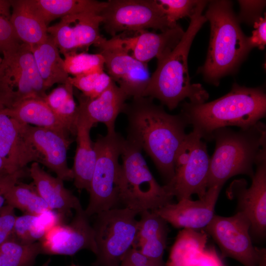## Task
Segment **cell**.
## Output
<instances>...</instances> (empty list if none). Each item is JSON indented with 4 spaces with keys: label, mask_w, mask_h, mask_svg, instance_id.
Returning a JSON list of instances; mask_svg holds the SVG:
<instances>
[{
    "label": "cell",
    "mask_w": 266,
    "mask_h": 266,
    "mask_svg": "<svg viewBox=\"0 0 266 266\" xmlns=\"http://www.w3.org/2000/svg\"><path fill=\"white\" fill-rule=\"evenodd\" d=\"M215 149L210 158L207 189L223 187L230 178L245 174L252 178L253 166L266 159V127L259 121L237 131L228 127L215 130Z\"/></svg>",
    "instance_id": "4"
},
{
    "label": "cell",
    "mask_w": 266,
    "mask_h": 266,
    "mask_svg": "<svg viewBox=\"0 0 266 266\" xmlns=\"http://www.w3.org/2000/svg\"><path fill=\"white\" fill-rule=\"evenodd\" d=\"M135 241L133 246L142 244L166 248L168 228L167 222L154 211L146 210L140 213Z\"/></svg>",
    "instance_id": "31"
},
{
    "label": "cell",
    "mask_w": 266,
    "mask_h": 266,
    "mask_svg": "<svg viewBox=\"0 0 266 266\" xmlns=\"http://www.w3.org/2000/svg\"><path fill=\"white\" fill-rule=\"evenodd\" d=\"M94 124L83 115L78 114L76 125V149L71 169L74 185L79 191H89L95 166L97 154L90 131Z\"/></svg>",
    "instance_id": "23"
},
{
    "label": "cell",
    "mask_w": 266,
    "mask_h": 266,
    "mask_svg": "<svg viewBox=\"0 0 266 266\" xmlns=\"http://www.w3.org/2000/svg\"><path fill=\"white\" fill-rule=\"evenodd\" d=\"M146 266H166V264L163 260L155 262L151 264Z\"/></svg>",
    "instance_id": "45"
},
{
    "label": "cell",
    "mask_w": 266,
    "mask_h": 266,
    "mask_svg": "<svg viewBox=\"0 0 266 266\" xmlns=\"http://www.w3.org/2000/svg\"><path fill=\"white\" fill-rule=\"evenodd\" d=\"M36 11L46 25L53 20L80 13L100 14L105 1L93 0H31Z\"/></svg>",
    "instance_id": "28"
},
{
    "label": "cell",
    "mask_w": 266,
    "mask_h": 266,
    "mask_svg": "<svg viewBox=\"0 0 266 266\" xmlns=\"http://www.w3.org/2000/svg\"><path fill=\"white\" fill-rule=\"evenodd\" d=\"M69 224H58L45 233L40 241L43 254L71 256L81 250L97 253L95 233L82 206L75 210Z\"/></svg>",
    "instance_id": "16"
},
{
    "label": "cell",
    "mask_w": 266,
    "mask_h": 266,
    "mask_svg": "<svg viewBox=\"0 0 266 266\" xmlns=\"http://www.w3.org/2000/svg\"><path fill=\"white\" fill-rule=\"evenodd\" d=\"M5 192V189L4 187L0 183V208L4 206L3 204L5 201L3 196Z\"/></svg>",
    "instance_id": "43"
},
{
    "label": "cell",
    "mask_w": 266,
    "mask_h": 266,
    "mask_svg": "<svg viewBox=\"0 0 266 266\" xmlns=\"http://www.w3.org/2000/svg\"><path fill=\"white\" fill-rule=\"evenodd\" d=\"M241 7V18L248 20L249 17H254L261 12L265 4V1L239 0ZM259 18V17H258Z\"/></svg>",
    "instance_id": "41"
},
{
    "label": "cell",
    "mask_w": 266,
    "mask_h": 266,
    "mask_svg": "<svg viewBox=\"0 0 266 266\" xmlns=\"http://www.w3.org/2000/svg\"><path fill=\"white\" fill-rule=\"evenodd\" d=\"M141 151L134 142L125 139L119 185V202L137 214L158 209L172 203L174 197L165 185L157 182Z\"/></svg>",
    "instance_id": "6"
},
{
    "label": "cell",
    "mask_w": 266,
    "mask_h": 266,
    "mask_svg": "<svg viewBox=\"0 0 266 266\" xmlns=\"http://www.w3.org/2000/svg\"><path fill=\"white\" fill-rule=\"evenodd\" d=\"M7 205L25 214L38 215L51 209L38 193L33 183L18 182L4 194Z\"/></svg>",
    "instance_id": "32"
},
{
    "label": "cell",
    "mask_w": 266,
    "mask_h": 266,
    "mask_svg": "<svg viewBox=\"0 0 266 266\" xmlns=\"http://www.w3.org/2000/svg\"><path fill=\"white\" fill-rule=\"evenodd\" d=\"M184 31L177 24L161 33L148 30L125 31L105 39L98 48L110 47L121 50L137 60L147 64L170 52L181 39Z\"/></svg>",
    "instance_id": "13"
},
{
    "label": "cell",
    "mask_w": 266,
    "mask_h": 266,
    "mask_svg": "<svg viewBox=\"0 0 266 266\" xmlns=\"http://www.w3.org/2000/svg\"><path fill=\"white\" fill-rule=\"evenodd\" d=\"M0 157L10 174L23 170L30 163H41L40 156L23 138L19 123L6 113L0 100Z\"/></svg>",
    "instance_id": "20"
},
{
    "label": "cell",
    "mask_w": 266,
    "mask_h": 266,
    "mask_svg": "<svg viewBox=\"0 0 266 266\" xmlns=\"http://www.w3.org/2000/svg\"><path fill=\"white\" fill-rule=\"evenodd\" d=\"M6 113L20 123L49 128L70 133L65 124L43 100L30 99L6 107Z\"/></svg>",
    "instance_id": "26"
},
{
    "label": "cell",
    "mask_w": 266,
    "mask_h": 266,
    "mask_svg": "<svg viewBox=\"0 0 266 266\" xmlns=\"http://www.w3.org/2000/svg\"><path fill=\"white\" fill-rule=\"evenodd\" d=\"M137 214L126 207H115L96 214L92 225L97 245L94 266H120L123 256L135 241Z\"/></svg>",
    "instance_id": "9"
},
{
    "label": "cell",
    "mask_w": 266,
    "mask_h": 266,
    "mask_svg": "<svg viewBox=\"0 0 266 266\" xmlns=\"http://www.w3.org/2000/svg\"><path fill=\"white\" fill-rule=\"evenodd\" d=\"M67 73L73 76L86 74L104 68V59L100 53L70 52L63 55Z\"/></svg>",
    "instance_id": "34"
},
{
    "label": "cell",
    "mask_w": 266,
    "mask_h": 266,
    "mask_svg": "<svg viewBox=\"0 0 266 266\" xmlns=\"http://www.w3.org/2000/svg\"><path fill=\"white\" fill-rule=\"evenodd\" d=\"M69 83L74 88L89 99H94L101 94L112 80L104 69L76 76H69Z\"/></svg>",
    "instance_id": "35"
},
{
    "label": "cell",
    "mask_w": 266,
    "mask_h": 266,
    "mask_svg": "<svg viewBox=\"0 0 266 266\" xmlns=\"http://www.w3.org/2000/svg\"><path fill=\"white\" fill-rule=\"evenodd\" d=\"M99 49L112 80L129 98L143 97L151 76L147 64L137 60L120 49L110 47Z\"/></svg>",
    "instance_id": "18"
},
{
    "label": "cell",
    "mask_w": 266,
    "mask_h": 266,
    "mask_svg": "<svg viewBox=\"0 0 266 266\" xmlns=\"http://www.w3.org/2000/svg\"><path fill=\"white\" fill-rule=\"evenodd\" d=\"M250 227L247 216L237 212L231 217L215 215L205 231L219 246L222 258H233L244 266H258L264 248L253 246Z\"/></svg>",
    "instance_id": "12"
},
{
    "label": "cell",
    "mask_w": 266,
    "mask_h": 266,
    "mask_svg": "<svg viewBox=\"0 0 266 266\" xmlns=\"http://www.w3.org/2000/svg\"><path fill=\"white\" fill-rule=\"evenodd\" d=\"M21 42L9 19L0 16V54L13 50Z\"/></svg>",
    "instance_id": "37"
},
{
    "label": "cell",
    "mask_w": 266,
    "mask_h": 266,
    "mask_svg": "<svg viewBox=\"0 0 266 266\" xmlns=\"http://www.w3.org/2000/svg\"><path fill=\"white\" fill-rule=\"evenodd\" d=\"M79 113L90 121L94 125L103 123L108 133L115 132L117 117L122 113L129 98L127 95L113 81L99 97L89 99L81 94L77 95Z\"/></svg>",
    "instance_id": "21"
},
{
    "label": "cell",
    "mask_w": 266,
    "mask_h": 266,
    "mask_svg": "<svg viewBox=\"0 0 266 266\" xmlns=\"http://www.w3.org/2000/svg\"><path fill=\"white\" fill-rule=\"evenodd\" d=\"M207 1L199 0L190 17L187 30L174 48L158 60L157 66L150 76L143 97L158 100L169 110L188 99L192 104L203 103L209 94L200 84H191L188 68V56L196 34L207 21L202 11Z\"/></svg>",
    "instance_id": "2"
},
{
    "label": "cell",
    "mask_w": 266,
    "mask_h": 266,
    "mask_svg": "<svg viewBox=\"0 0 266 266\" xmlns=\"http://www.w3.org/2000/svg\"><path fill=\"white\" fill-rule=\"evenodd\" d=\"M144 255L136 247L132 246L123 256L119 266H146L155 262Z\"/></svg>",
    "instance_id": "40"
},
{
    "label": "cell",
    "mask_w": 266,
    "mask_h": 266,
    "mask_svg": "<svg viewBox=\"0 0 266 266\" xmlns=\"http://www.w3.org/2000/svg\"><path fill=\"white\" fill-rule=\"evenodd\" d=\"M249 188L243 179L234 180L227 190L230 199H236L237 212L247 216L251 222L250 232L264 237L266 231V159L256 165Z\"/></svg>",
    "instance_id": "17"
},
{
    "label": "cell",
    "mask_w": 266,
    "mask_h": 266,
    "mask_svg": "<svg viewBox=\"0 0 266 266\" xmlns=\"http://www.w3.org/2000/svg\"><path fill=\"white\" fill-rule=\"evenodd\" d=\"M73 89L68 81L53 89L43 100L65 124L70 134L75 136L79 111L74 99Z\"/></svg>",
    "instance_id": "30"
},
{
    "label": "cell",
    "mask_w": 266,
    "mask_h": 266,
    "mask_svg": "<svg viewBox=\"0 0 266 266\" xmlns=\"http://www.w3.org/2000/svg\"><path fill=\"white\" fill-rule=\"evenodd\" d=\"M218 266H226L222 262L220 265H219Z\"/></svg>",
    "instance_id": "47"
},
{
    "label": "cell",
    "mask_w": 266,
    "mask_h": 266,
    "mask_svg": "<svg viewBox=\"0 0 266 266\" xmlns=\"http://www.w3.org/2000/svg\"><path fill=\"white\" fill-rule=\"evenodd\" d=\"M2 61V57H1L0 56V66Z\"/></svg>",
    "instance_id": "46"
},
{
    "label": "cell",
    "mask_w": 266,
    "mask_h": 266,
    "mask_svg": "<svg viewBox=\"0 0 266 266\" xmlns=\"http://www.w3.org/2000/svg\"><path fill=\"white\" fill-rule=\"evenodd\" d=\"M16 218L11 206L7 204L0 208V245L12 235Z\"/></svg>",
    "instance_id": "38"
},
{
    "label": "cell",
    "mask_w": 266,
    "mask_h": 266,
    "mask_svg": "<svg viewBox=\"0 0 266 266\" xmlns=\"http://www.w3.org/2000/svg\"><path fill=\"white\" fill-rule=\"evenodd\" d=\"M102 21L100 14L96 13L69 15L48 26L47 32L63 55L79 50L87 51L90 46H97L105 38L100 32Z\"/></svg>",
    "instance_id": "14"
},
{
    "label": "cell",
    "mask_w": 266,
    "mask_h": 266,
    "mask_svg": "<svg viewBox=\"0 0 266 266\" xmlns=\"http://www.w3.org/2000/svg\"><path fill=\"white\" fill-rule=\"evenodd\" d=\"M258 266H266V252L265 249L263 250Z\"/></svg>",
    "instance_id": "44"
},
{
    "label": "cell",
    "mask_w": 266,
    "mask_h": 266,
    "mask_svg": "<svg viewBox=\"0 0 266 266\" xmlns=\"http://www.w3.org/2000/svg\"><path fill=\"white\" fill-rule=\"evenodd\" d=\"M0 66V100L9 107L30 99L43 100L47 90L29 45L21 42L3 55Z\"/></svg>",
    "instance_id": "8"
},
{
    "label": "cell",
    "mask_w": 266,
    "mask_h": 266,
    "mask_svg": "<svg viewBox=\"0 0 266 266\" xmlns=\"http://www.w3.org/2000/svg\"><path fill=\"white\" fill-rule=\"evenodd\" d=\"M29 47L47 89L55 84H64L68 82L69 75L65 69L64 59L50 35L43 42Z\"/></svg>",
    "instance_id": "25"
},
{
    "label": "cell",
    "mask_w": 266,
    "mask_h": 266,
    "mask_svg": "<svg viewBox=\"0 0 266 266\" xmlns=\"http://www.w3.org/2000/svg\"><path fill=\"white\" fill-rule=\"evenodd\" d=\"M210 158L206 143L192 131L187 133L175 161V174L168 184V192L178 200L197 194L203 197L207 190Z\"/></svg>",
    "instance_id": "10"
},
{
    "label": "cell",
    "mask_w": 266,
    "mask_h": 266,
    "mask_svg": "<svg viewBox=\"0 0 266 266\" xmlns=\"http://www.w3.org/2000/svg\"><path fill=\"white\" fill-rule=\"evenodd\" d=\"M222 188L219 186L209 188L199 200L182 199L154 211L176 228L195 230L205 228L215 215V206Z\"/></svg>",
    "instance_id": "19"
},
{
    "label": "cell",
    "mask_w": 266,
    "mask_h": 266,
    "mask_svg": "<svg viewBox=\"0 0 266 266\" xmlns=\"http://www.w3.org/2000/svg\"><path fill=\"white\" fill-rule=\"evenodd\" d=\"M19 123L23 138L40 156L41 164L63 181L73 180L72 170L67 163V152L71 143L70 134L63 131Z\"/></svg>",
    "instance_id": "15"
},
{
    "label": "cell",
    "mask_w": 266,
    "mask_h": 266,
    "mask_svg": "<svg viewBox=\"0 0 266 266\" xmlns=\"http://www.w3.org/2000/svg\"><path fill=\"white\" fill-rule=\"evenodd\" d=\"M207 240L206 232L183 229L177 235L166 266H192L205 249Z\"/></svg>",
    "instance_id": "29"
},
{
    "label": "cell",
    "mask_w": 266,
    "mask_h": 266,
    "mask_svg": "<svg viewBox=\"0 0 266 266\" xmlns=\"http://www.w3.org/2000/svg\"><path fill=\"white\" fill-rule=\"evenodd\" d=\"M192 131L203 140H212L217 129L236 126L248 128L266 116V95L260 88L234 83L231 91L213 101L200 104L185 102L180 113Z\"/></svg>",
    "instance_id": "3"
},
{
    "label": "cell",
    "mask_w": 266,
    "mask_h": 266,
    "mask_svg": "<svg viewBox=\"0 0 266 266\" xmlns=\"http://www.w3.org/2000/svg\"><path fill=\"white\" fill-rule=\"evenodd\" d=\"M255 30L252 32V35L247 37V41L250 49L258 47L260 49H264L266 44V18L259 17L254 22Z\"/></svg>",
    "instance_id": "39"
},
{
    "label": "cell",
    "mask_w": 266,
    "mask_h": 266,
    "mask_svg": "<svg viewBox=\"0 0 266 266\" xmlns=\"http://www.w3.org/2000/svg\"><path fill=\"white\" fill-rule=\"evenodd\" d=\"M76 266V265H71V266Z\"/></svg>",
    "instance_id": "48"
},
{
    "label": "cell",
    "mask_w": 266,
    "mask_h": 266,
    "mask_svg": "<svg viewBox=\"0 0 266 266\" xmlns=\"http://www.w3.org/2000/svg\"><path fill=\"white\" fill-rule=\"evenodd\" d=\"M149 97H138L126 103L123 112L128 121L127 138L151 158L166 184L175 174V161L187 133L182 115L167 113Z\"/></svg>",
    "instance_id": "1"
},
{
    "label": "cell",
    "mask_w": 266,
    "mask_h": 266,
    "mask_svg": "<svg viewBox=\"0 0 266 266\" xmlns=\"http://www.w3.org/2000/svg\"><path fill=\"white\" fill-rule=\"evenodd\" d=\"M40 254L43 251L40 241L25 244L8 239L0 245V266H33Z\"/></svg>",
    "instance_id": "33"
},
{
    "label": "cell",
    "mask_w": 266,
    "mask_h": 266,
    "mask_svg": "<svg viewBox=\"0 0 266 266\" xmlns=\"http://www.w3.org/2000/svg\"><path fill=\"white\" fill-rule=\"evenodd\" d=\"M61 221L59 214L52 209L38 215L25 214L17 217L12 240L25 244L40 241L46 232Z\"/></svg>",
    "instance_id": "27"
},
{
    "label": "cell",
    "mask_w": 266,
    "mask_h": 266,
    "mask_svg": "<svg viewBox=\"0 0 266 266\" xmlns=\"http://www.w3.org/2000/svg\"><path fill=\"white\" fill-rule=\"evenodd\" d=\"M222 263L214 248L205 249L196 258L192 266H218Z\"/></svg>",
    "instance_id": "42"
},
{
    "label": "cell",
    "mask_w": 266,
    "mask_h": 266,
    "mask_svg": "<svg viewBox=\"0 0 266 266\" xmlns=\"http://www.w3.org/2000/svg\"><path fill=\"white\" fill-rule=\"evenodd\" d=\"M29 172L40 196L64 220L71 215V209L75 210L82 206L79 199L65 187L63 181L46 172L39 163H32Z\"/></svg>",
    "instance_id": "22"
},
{
    "label": "cell",
    "mask_w": 266,
    "mask_h": 266,
    "mask_svg": "<svg viewBox=\"0 0 266 266\" xmlns=\"http://www.w3.org/2000/svg\"><path fill=\"white\" fill-rule=\"evenodd\" d=\"M10 22L19 39L30 46L43 42L48 37V26L31 0H12Z\"/></svg>",
    "instance_id": "24"
},
{
    "label": "cell",
    "mask_w": 266,
    "mask_h": 266,
    "mask_svg": "<svg viewBox=\"0 0 266 266\" xmlns=\"http://www.w3.org/2000/svg\"><path fill=\"white\" fill-rule=\"evenodd\" d=\"M105 31L113 36L125 31L164 32L173 28L156 0H109L100 13Z\"/></svg>",
    "instance_id": "11"
},
{
    "label": "cell",
    "mask_w": 266,
    "mask_h": 266,
    "mask_svg": "<svg viewBox=\"0 0 266 266\" xmlns=\"http://www.w3.org/2000/svg\"><path fill=\"white\" fill-rule=\"evenodd\" d=\"M211 27L209 46L201 71L208 82L218 85L220 78L232 71L250 50L229 0L210 1L204 15Z\"/></svg>",
    "instance_id": "5"
},
{
    "label": "cell",
    "mask_w": 266,
    "mask_h": 266,
    "mask_svg": "<svg viewBox=\"0 0 266 266\" xmlns=\"http://www.w3.org/2000/svg\"><path fill=\"white\" fill-rule=\"evenodd\" d=\"M125 138L116 132L100 135L94 142L97 159L85 212L88 217L115 208L119 203L121 156Z\"/></svg>",
    "instance_id": "7"
},
{
    "label": "cell",
    "mask_w": 266,
    "mask_h": 266,
    "mask_svg": "<svg viewBox=\"0 0 266 266\" xmlns=\"http://www.w3.org/2000/svg\"><path fill=\"white\" fill-rule=\"evenodd\" d=\"M168 22L172 26L177 25L179 19L194 13L199 0H156Z\"/></svg>",
    "instance_id": "36"
}]
</instances>
